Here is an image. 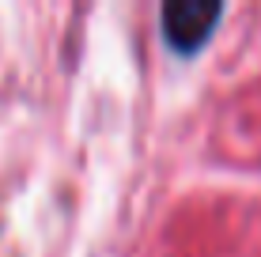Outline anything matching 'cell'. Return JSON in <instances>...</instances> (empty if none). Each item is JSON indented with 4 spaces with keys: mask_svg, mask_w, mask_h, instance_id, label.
I'll return each mask as SVG.
<instances>
[{
    "mask_svg": "<svg viewBox=\"0 0 261 257\" xmlns=\"http://www.w3.org/2000/svg\"><path fill=\"white\" fill-rule=\"evenodd\" d=\"M223 15L220 4H204V0H174L159 12L163 23V38L174 46L178 53H193L208 42L216 19Z\"/></svg>",
    "mask_w": 261,
    "mask_h": 257,
    "instance_id": "6da1fadb",
    "label": "cell"
}]
</instances>
